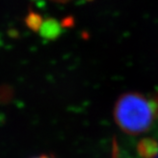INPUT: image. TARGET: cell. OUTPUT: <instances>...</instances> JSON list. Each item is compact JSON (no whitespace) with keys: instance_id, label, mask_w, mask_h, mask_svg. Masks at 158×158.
Instances as JSON below:
<instances>
[{"instance_id":"obj_1","label":"cell","mask_w":158,"mask_h":158,"mask_svg":"<svg viewBox=\"0 0 158 158\" xmlns=\"http://www.w3.org/2000/svg\"><path fill=\"white\" fill-rule=\"evenodd\" d=\"M114 114L123 131L130 134L148 131L158 120V93L152 95L138 93L123 94L117 100Z\"/></svg>"},{"instance_id":"obj_2","label":"cell","mask_w":158,"mask_h":158,"mask_svg":"<svg viewBox=\"0 0 158 158\" xmlns=\"http://www.w3.org/2000/svg\"><path fill=\"white\" fill-rule=\"evenodd\" d=\"M152 148H153V150H154V152H155V157L154 158H158V146H157V148L156 147H154V146H152Z\"/></svg>"},{"instance_id":"obj_3","label":"cell","mask_w":158,"mask_h":158,"mask_svg":"<svg viewBox=\"0 0 158 158\" xmlns=\"http://www.w3.org/2000/svg\"><path fill=\"white\" fill-rule=\"evenodd\" d=\"M33 158H52V157L47 156V155H40V156H36V157H33Z\"/></svg>"}]
</instances>
